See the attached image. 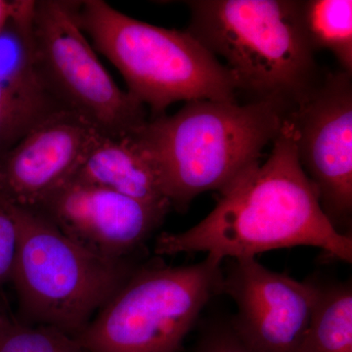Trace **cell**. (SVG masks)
<instances>
[{"mask_svg": "<svg viewBox=\"0 0 352 352\" xmlns=\"http://www.w3.org/2000/svg\"><path fill=\"white\" fill-rule=\"evenodd\" d=\"M221 259L134 270L76 340L85 352H177L210 298L221 292Z\"/></svg>", "mask_w": 352, "mask_h": 352, "instance_id": "obj_6", "label": "cell"}, {"mask_svg": "<svg viewBox=\"0 0 352 352\" xmlns=\"http://www.w3.org/2000/svg\"><path fill=\"white\" fill-rule=\"evenodd\" d=\"M101 132L87 120L59 111L0 155V200L36 210L68 182Z\"/></svg>", "mask_w": 352, "mask_h": 352, "instance_id": "obj_11", "label": "cell"}, {"mask_svg": "<svg viewBox=\"0 0 352 352\" xmlns=\"http://www.w3.org/2000/svg\"><path fill=\"white\" fill-rule=\"evenodd\" d=\"M72 178L152 207L171 208L154 166L131 135L97 136Z\"/></svg>", "mask_w": 352, "mask_h": 352, "instance_id": "obj_12", "label": "cell"}, {"mask_svg": "<svg viewBox=\"0 0 352 352\" xmlns=\"http://www.w3.org/2000/svg\"><path fill=\"white\" fill-rule=\"evenodd\" d=\"M288 119L300 166L322 210L342 232L352 212L351 75L340 71L324 76Z\"/></svg>", "mask_w": 352, "mask_h": 352, "instance_id": "obj_8", "label": "cell"}, {"mask_svg": "<svg viewBox=\"0 0 352 352\" xmlns=\"http://www.w3.org/2000/svg\"><path fill=\"white\" fill-rule=\"evenodd\" d=\"M8 206L19 227L11 280L19 321L78 337L134 270L72 240L36 210Z\"/></svg>", "mask_w": 352, "mask_h": 352, "instance_id": "obj_5", "label": "cell"}, {"mask_svg": "<svg viewBox=\"0 0 352 352\" xmlns=\"http://www.w3.org/2000/svg\"><path fill=\"white\" fill-rule=\"evenodd\" d=\"M300 19L314 52L328 50L352 76L351 0L300 1Z\"/></svg>", "mask_w": 352, "mask_h": 352, "instance_id": "obj_14", "label": "cell"}, {"mask_svg": "<svg viewBox=\"0 0 352 352\" xmlns=\"http://www.w3.org/2000/svg\"><path fill=\"white\" fill-rule=\"evenodd\" d=\"M289 111L268 101L187 102L131 134L159 176L171 208L185 210L197 196L226 191L261 163Z\"/></svg>", "mask_w": 352, "mask_h": 352, "instance_id": "obj_2", "label": "cell"}, {"mask_svg": "<svg viewBox=\"0 0 352 352\" xmlns=\"http://www.w3.org/2000/svg\"><path fill=\"white\" fill-rule=\"evenodd\" d=\"M13 11V1L0 0V32L10 19Z\"/></svg>", "mask_w": 352, "mask_h": 352, "instance_id": "obj_19", "label": "cell"}, {"mask_svg": "<svg viewBox=\"0 0 352 352\" xmlns=\"http://www.w3.org/2000/svg\"><path fill=\"white\" fill-rule=\"evenodd\" d=\"M19 249V227L11 208L0 200V289L11 283Z\"/></svg>", "mask_w": 352, "mask_h": 352, "instance_id": "obj_17", "label": "cell"}, {"mask_svg": "<svg viewBox=\"0 0 352 352\" xmlns=\"http://www.w3.org/2000/svg\"><path fill=\"white\" fill-rule=\"evenodd\" d=\"M186 32L221 57L237 90L289 113L322 76L296 0H193Z\"/></svg>", "mask_w": 352, "mask_h": 352, "instance_id": "obj_3", "label": "cell"}, {"mask_svg": "<svg viewBox=\"0 0 352 352\" xmlns=\"http://www.w3.org/2000/svg\"><path fill=\"white\" fill-rule=\"evenodd\" d=\"M270 156L222 192L214 210L195 226L157 238V256L207 252L226 258H256L261 252L314 247L352 263V238L322 210L316 190L298 161L287 116Z\"/></svg>", "mask_w": 352, "mask_h": 352, "instance_id": "obj_1", "label": "cell"}, {"mask_svg": "<svg viewBox=\"0 0 352 352\" xmlns=\"http://www.w3.org/2000/svg\"><path fill=\"white\" fill-rule=\"evenodd\" d=\"M32 210L72 240L112 258L142 245L168 212L73 178Z\"/></svg>", "mask_w": 352, "mask_h": 352, "instance_id": "obj_10", "label": "cell"}, {"mask_svg": "<svg viewBox=\"0 0 352 352\" xmlns=\"http://www.w3.org/2000/svg\"><path fill=\"white\" fill-rule=\"evenodd\" d=\"M76 20L153 118L176 102H236L232 75L186 31L134 19L103 0L78 1Z\"/></svg>", "mask_w": 352, "mask_h": 352, "instance_id": "obj_4", "label": "cell"}, {"mask_svg": "<svg viewBox=\"0 0 352 352\" xmlns=\"http://www.w3.org/2000/svg\"><path fill=\"white\" fill-rule=\"evenodd\" d=\"M0 352H85L76 338L47 326L14 318L0 333Z\"/></svg>", "mask_w": 352, "mask_h": 352, "instance_id": "obj_16", "label": "cell"}, {"mask_svg": "<svg viewBox=\"0 0 352 352\" xmlns=\"http://www.w3.org/2000/svg\"><path fill=\"white\" fill-rule=\"evenodd\" d=\"M319 285L268 270L256 258L231 259L221 292L232 298L234 332L254 352H298Z\"/></svg>", "mask_w": 352, "mask_h": 352, "instance_id": "obj_9", "label": "cell"}, {"mask_svg": "<svg viewBox=\"0 0 352 352\" xmlns=\"http://www.w3.org/2000/svg\"><path fill=\"white\" fill-rule=\"evenodd\" d=\"M14 317L7 309L6 305L0 300V333L13 321Z\"/></svg>", "mask_w": 352, "mask_h": 352, "instance_id": "obj_20", "label": "cell"}, {"mask_svg": "<svg viewBox=\"0 0 352 352\" xmlns=\"http://www.w3.org/2000/svg\"><path fill=\"white\" fill-rule=\"evenodd\" d=\"M78 1L34 0V67L43 91L104 135H131L147 122L146 107L104 68L76 20Z\"/></svg>", "mask_w": 352, "mask_h": 352, "instance_id": "obj_7", "label": "cell"}, {"mask_svg": "<svg viewBox=\"0 0 352 352\" xmlns=\"http://www.w3.org/2000/svg\"><path fill=\"white\" fill-rule=\"evenodd\" d=\"M192 352H254L234 332L230 321H217L201 331Z\"/></svg>", "mask_w": 352, "mask_h": 352, "instance_id": "obj_18", "label": "cell"}, {"mask_svg": "<svg viewBox=\"0 0 352 352\" xmlns=\"http://www.w3.org/2000/svg\"><path fill=\"white\" fill-rule=\"evenodd\" d=\"M59 111L65 110L43 90L0 78V155Z\"/></svg>", "mask_w": 352, "mask_h": 352, "instance_id": "obj_15", "label": "cell"}, {"mask_svg": "<svg viewBox=\"0 0 352 352\" xmlns=\"http://www.w3.org/2000/svg\"><path fill=\"white\" fill-rule=\"evenodd\" d=\"M298 352H352V288L319 286L307 332Z\"/></svg>", "mask_w": 352, "mask_h": 352, "instance_id": "obj_13", "label": "cell"}]
</instances>
